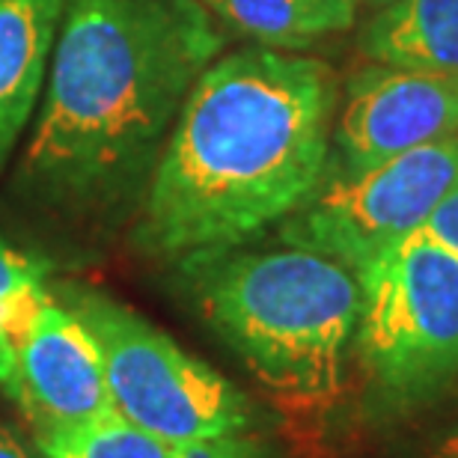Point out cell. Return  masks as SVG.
<instances>
[{
    "mask_svg": "<svg viewBox=\"0 0 458 458\" xmlns=\"http://www.w3.org/2000/svg\"><path fill=\"white\" fill-rule=\"evenodd\" d=\"M340 93L327 63L242 48L208 66L146 185L140 244L164 259L250 242L325 179Z\"/></svg>",
    "mask_w": 458,
    "mask_h": 458,
    "instance_id": "cell-1",
    "label": "cell"
},
{
    "mask_svg": "<svg viewBox=\"0 0 458 458\" xmlns=\"http://www.w3.org/2000/svg\"><path fill=\"white\" fill-rule=\"evenodd\" d=\"M224 36L203 0H72L24 152V185L69 212L149 185L173 123Z\"/></svg>",
    "mask_w": 458,
    "mask_h": 458,
    "instance_id": "cell-2",
    "label": "cell"
},
{
    "mask_svg": "<svg viewBox=\"0 0 458 458\" xmlns=\"http://www.w3.org/2000/svg\"><path fill=\"white\" fill-rule=\"evenodd\" d=\"M179 262L199 316L274 405L313 420L340 402L363 301L352 268L295 244Z\"/></svg>",
    "mask_w": 458,
    "mask_h": 458,
    "instance_id": "cell-3",
    "label": "cell"
},
{
    "mask_svg": "<svg viewBox=\"0 0 458 458\" xmlns=\"http://www.w3.org/2000/svg\"><path fill=\"white\" fill-rule=\"evenodd\" d=\"M357 348L387 408H417L458 384V253L423 229L357 274Z\"/></svg>",
    "mask_w": 458,
    "mask_h": 458,
    "instance_id": "cell-4",
    "label": "cell"
},
{
    "mask_svg": "<svg viewBox=\"0 0 458 458\" xmlns=\"http://www.w3.org/2000/svg\"><path fill=\"white\" fill-rule=\"evenodd\" d=\"M60 301L93 334L102 352L111 408L128 423L170 444L250 435L253 402L173 336L105 292L66 289Z\"/></svg>",
    "mask_w": 458,
    "mask_h": 458,
    "instance_id": "cell-5",
    "label": "cell"
},
{
    "mask_svg": "<svg viewBox=\"0 0 458 458\" xmlns=\"http://www.w3.org/2000/svg\"><path fill=\"white\" fill-rule=\"evenodd\" d=\"M455 182L458 134L357 173L325 170L307 203L280 221V238L360 274L384 250L417 233Z\"/></svg>",
    "mask_w": 458,
    "mask_h": 458,
    "instance_id": "cell-6",
    "label": "cell"
},
{
    "mask_svg": "<svg viewBox=\"0 0 458 458\" xmlns=\"http://www.w3.org/2000/svg\"><path fill=\"white\" fill-rule=\"evenodd\" d=\"M0 390L24 411L36 432L111 411L102 352L57 292H45L9 331L0 352Z\"/></svg>",
    "mask_w": 458,
    "mask_h": 458,
    "instance_id": "cell-7",
    "label": "cell"
},
{
    "mask_svg": "<svg viewBox=\"0 0 458 458\" xmlns=\"http://www.w3.org/2000/svg\"><path fill=\"white\" fill-rule=\"evenodd\" d=\"M458 134V75L372 66L348 81L327 170L357 173Z\"/></svg>",
    "mask_w": 458,
    "mask_h": 458,
    "instance_id": "cell-8",
    "label": "cell"
},
{
    "mask_svg": "<svg viewBox=\"0 0 458 458\" xmlns=\"http://www.w3.org/2000/svg\"><path fill=\"white\" fill-rule=\"evenodd\" d=\"M72 0H0V167L33 119Z\"/></svg>",
    "mask_w": 458,
    "mask_h": 458,
    "instance_id": "cell-9",
    "label": "cell"
},
{
    "mask_svg": "<svg viewBox=\"0 0 458 458\" xmlns=\"http://www.w3.org/2000/svg\"><path fill=\"white\" fill-rule=\"evenodd\" d=\"M378 66L458 75V0H393L363 33Z\"/></svg>",
    "mask_w": 458,
    "mask_h": 458,
    "instance_id": "cell-10",
    "label": "cell"
},
{
    "mask_svg": "<svg viewBox=\"0 0 458 458\" xmlns=\"http://www.w3.org/2000/svg\"><path fill=\"white\" fill-rule=\"evenodd\" d=\"M208 13L262 48H304L354 24L357 0H203Z\"/></svg>",
    "mask_w": 458,
    "mask_h": 458,
    "instance_id": "cell-11",
    "label": "cell"
},
{
    "mask_svg": "<svg viewBox=\"0 0 458 458\" xmlns=\"http://www.w3.org/2000/svg\"><path fill=\"white\" fill-rule=\"evenodd\" d=\"M42 458H185L194 444H170L128 423L116 411L63 428L36 432Z\"/></svg>",
    "mask_w": 458,
    "mask_h": 458,
    "instance_id": "cell-12",
    "label": "cell"
},
{
    "mask_svg": "<svg viewBox=\"0 0 458 458\" xmlns=\"http://www.w3.org/2000/svg\"><path fill=\"white\" fill-rule=\"evenodd\" d=\"M48 286L45 268L0 235V343L15 313Z\"/></svg>",
    "mask_w": 458,
    "mask_h": 458,
    "instance_id": "cell-13",
    "label": "cell"
},
{
    "mask_svg": "<svg viewBox=\"0 0 458 458\" xmlns=\"http://www.w3.org/2000/svg\"><path fill=\"white\" fill-rule=\"evenodd\" d=\"M420 229L426 235H432L435 242H441L444 247H450L453 253H458V182Z\"/></svg>",
    "mask_w": 458,
    "mask_h": 458,
    "instance_id": "cell-14",
    "label": "cell"
},
{
    "mask_svg": "<svg viewBox=\"0 0 458 458\" xmlns=\"http://www.w3.org/2000/svg\"><path fill=\"white\" fill-rule=\"evenodd\" d=\"M185 458H271L268 450L250 435L221 437V441L194 444Z\"/></svg>",
    "mask_w": 458,
    "mask_h": 458,
    "instance_id": "cell-15",
    "label": "cell"
},
{
    "mask_svg": "<svg viewBox=\"0 0 458 458\" xmlns=\"http://www.w3.org/2000/svg\"><path fill=\"white\" fill-rule=\"evenodd\" d=\"M0 458H33V455L24 450V444L9 428L0 426Z\"/></svg>",
    "mask_w": 458,
    "mask_h": 458,
    "instance_id": "cell-16",
    "label": "cell"
},
{
    "mask_svg": "<svg viewBox=\"0 0 458 458\" xmlns=\"http://www.w3.org/2000/svg\"><path fill=\"white\" fill-rule=\"evenodd\" d=\"M441 458H458V437H453L450 446H446V450L441 453Z\"/></svg>",
    "mask_w": 458,
    "mask_h": 458,
    "instance_id": "cell-17",
    "label": "cell"
},
{
    "mask_svg": "<svg viewBox=\"0 0 458 458\" xmlns=\"http://www.w3.org/2000/svg\"><path fill=\"white\" fill-rule=\"evenodd\" d=\"M366 4H372V6H387V4H393V0H366Z\"/></svg>",
    "mask_w": 458,
    "mask_h": 458,
    "instance_id": "cell-18",
    "label": "cell"
}]
</instances>
